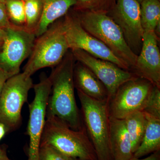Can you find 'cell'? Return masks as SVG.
I'll use <instances>...</instances> for the list:
<instances>
[{
    "label": "cell",
    "instance_id": "obj_26",
    "mask_svg": "<svg viewBox=\"0 0 160 160\" xmlns=\"http://www.w3.org/2000/svg\"><path fill=\"white\" fill-rule=\"evenodd\" d=\"M10 77H11L8 73L0 69V97L6 81Z\"/></svg>",
    "mask_w": 160,
    "mask_h": 160
},
{
    "label": "cell",
    "instance_id": "obj_18",
    "mask_svg": "<svg viewBox=\"0 0 160 160\" xmlns=\"http://www.w3.org/2000/svg\"><path fill=\"white\" fill-rule=\"evenodd\" d=\"M140 4L141 24L144 32L154 31L160 39L159 0H144Z\"/></svg>",
    "mask_w": 160,
    "mask_h": 160
},
{
    "label": "cell",
    "instance_id": "obj_35",
    "mask_svg": "<svg viewBox=\"0 0 160 160\" xmlns=\"http://www.w3.org/2000/svg\"><path fill=\"white\" fill-rule=\"evenodd\" d=\"M23 1H26V0H23Z\"/></svg>",
    "mask_w": 160,
    "mask_h": 160
},
{
    "label": "cell",
    "instance_id": "obj_14",
    "mask_svg": "<svg viewBox=\"0 0 160 160\" xmlns=\"http://www.w3.org/2000/svg\"><path fill=\"white\" fill-rule=\"evenodd\" d=\"M73 78L77 90L95 100L108 101V91L103 83L89 68L78 62L75 64Z\"/></svg>",
    "mask_w": 160,
    "mask_h": 160
},
{
    "label": "cell",
    "instance_id": "obj_2",
    "mask_svg": "<svg viewBox=\"0 0 160 160\" xmlns=\"http://www.w3.org/2000/svg\"><path fill=\"white\" fill-rule=\"evenodd\" d=\"M40 145H49L67 157L98 160L86 128L75 130L55 117H46Z\"/></svg>",
    "mask_w": 160,
    "mask_h": 160
},
{
    "label": "cell",
    "instance_id": "obj_34",
    "mask_svg": "<svg viewBox=\"0 0 160 160\" xmlns=\"http://www.w3.org/2000/svg\"><path fill=\"white\" fill-rule=\"evenodd\" d=\"M136 1H138L139 3H140L141 2H142L143 1H144V0H136Z\"/></svg>",
    "mask_w": 160,
    "mask_h": 160
},
{
    "label": "cell",
    "instance_id": "obj_29",
    "mask_svg": "<svg viewBox=\"0 0 160 160\" xmlns=\"http://www.w3.org/2000/svg\"><path fill=\"white\" fill-rule=\"evenodd\" d=\"M6 36L5 29L0 28V48L2 47Z\"/></svg>",
    "mask_w": 160,
    "mask_h": 160
},
{
    "label": "cell",
    "instance_id": "obj_9",
    "mask_svg": "<svg viewBox=\"0 0 160 160\" xmlns=\"http://www.w3.org/2000/svg\"><path fill=\"white\" fill-rule=\"evenodd\" d=\"M65 34L69 49H80L100 59L106 60L129 70L128 65L117 57L109 48L86 31L81 26L75 11L68 12L63 18Z\"/></svg>",
    "mask_w": 160,
    "mask_h": 160
},
{
    "label": "cell",
    "instance_id": "obj_4",
    "mask_svg": "<svg viewBox=\"0 0 160 160\" xmlns=\"http://www.w3.org/2000/svg\"><path fill=\"white\" fill-rule=\"evenodd\" d=\"M69 50L63 18L58 20L36 38L23 72L32 76L39 69L57 66Z\"/></svg>",
    "mask_w": 160,
    "mask_h": 160
},
{
    "label": "cell",
    "instance_id": "obj_25",
    "mask_svg": "<svg viewBox=\"0 0 160 160\" xmlns=\"http://www.w3.org/2000/svg\"><path fill=\"white\" fill-rule=\"evenodd\" d=\"M12 25L7 14L5 3L0 2V28L6 29Z\"/></svg>",
    "mask_w": 160,
    "mask_h": 160
},
{
    "label": "cell",
    "instance_id": "obj_5",
    "mask_svg": "<svg viewBox=\"0 0 160 160\" xmlns=\"http://www.w3.org/2000/svg\"><path fill=\"white\" fill-rule=\"evenodd\" d=\"M77 90L83 124L94 147L98 160H112L109 145L107 102L95 100Z\"/></svg>",
    "mask_w": 160,
    "mask_h": 160
},
{
    "label": "cell",
    "instance_id": "obj_6",
    "mask_svg": "<svg viewBox=\"0 0 160 160\" xmlns=\"http://www.w3.org/2000/svg\"><path fill=\"white\" fill-rule=\"evenodd\" d=\"M33 85L31 76L24 72L6 81L0 97V122L7 132L16 130L21 124L22 108Z\"/></svg>",
    "mask_w": 160,
    "mask_h": 160
},
{
    "label": "cell",
    "instance_id": "obj_17",
    "mask_svg": "<svg viewBox=\"0 0 160 160\" xmlns=\"http://www.w3.org/2000/svg\"><path fill=\"white\" fill-rule=\"evenodd\" d=\"M146 115L147 127L142 142L133 153L134 158H143L160 150V119Z\"/></svg>",
    "mask_w": 160,
    "mask_h": 160
},
{
    "label": "cell",
    "instance_id": "obj_13",
    "mask_svg": "<svg viewBox=\"0 0 160 160\" xmlns=\"http://www.w3.org/2000/svg\"><path fill=\"white\" fill-rule=\"evenodd\" d=\"M159 41L154 31L144 32L141 51L130 71L160 87Z\"/></svg>",
    "mask_w": 160,
    "mask_h": 160
},
{
    "label": "cell",
    "instance_id": "obj_24",
    "mask_svg": "<svg viewBox=\"0 0 160 160\" xmlns=\"http://www.w3.org/2000/svg\"><path fill=\"white\" fill-rule=\"evenodd\" d=\"M68 157L49 145H40L38 160H67Z\"/></svg>",
    "mask_w": 160,
    "mask_h": 160
},
{
    "label": "cell",
    "instance_id": "obj_32",
    "mask_svg": "<svg viewBox=\"0 0 160 160\" xmlns=\"http://www.w3.org/2000/svg\"><path fill=\"white\" fill-rule=\"evenodd\" d=\"M67 160H80L78 159V158H76L68 157V159H67Z\"/></svg>",
    "mask_w": 160,
    "mask_h": 160
},
{
    "label": "cell",
    "instance_id": "obj_12",
    "mask_svg": "<svg viewBox=\"0 0 160 160\" xmlns=\"http://www.w3.org/2000/svg\"><path fill=\"white\" fill-rule=\"evenodd\" d=\"M70 50L76 61L89 68L103 83L108 91V99L121 85L138 77L131 71L122 69L111 62L95 58L83 50Z\"/></svg>",
    "mask_w": 160,
    "mask_h": 160
},
{
    "label": "cell",
    "instance_id": "obj_23",
    "mask_svg": "<svg viewBox=\"0 0 160 160\" xmlns=\"http://www.w3.org/2000/svg\"><path fill=\"white\" fill-rule=\"evenodd\" d=\"M145 113L160 119V87L153 86L149 100L142 110Z\"/></svg>",
    "mask_w": 160,
    "mask_h": 160
},
{
    "label": "cell",
    "instance_id": "obj_33",
    "mask_svg": "<svg viewBox=\"0 0 160 160\" xmlns=\"http://www.w3.org/2000/svg\"><path fill=\"white\" fill-rule=\"evenodd\" d=\"M6 0H0V2H2L5 3V2H6Z\"/></svg>",
    "mask_w": 160,
    "mask_h": 160
},
{
    "label": "cell",
    "instance_id": "obj_19",
    "mask_svg": "<svg viewBox=\"0 0 160 160\" xmlns=\"http://www.w3.org/2000/svg\"><path fill=\"white\" fill-rule=\"evenodd\" d=\"M124 121L133 153L143 139L148 123V117L144 112L137 111L127 116Z\"/></svg>",
    "mask_w": 160,
    "mask_h": 160
},
{
    "label": "cell",
    "instance_id": "obj_10",
    "mask_svg": "<svg viewBox=\"0 0 160 160\" xmlns=\"http://www.w3.org/2000/svg\"><path fill=\"white\" fill-rule=\"evenodd\" d=\"M34 99L29 105V116L27 127L29 136L28 160H38L39 151L46 117L47 103L51 91L50 78H44L33 85Z\"/></svg>",
    "mask_w": 160,
    "mask_h": 160
},
{
    "label": "cell",
    "instance_id": "obj_7",
    "mask_svg": "<svg viewBox=\"0 0 160 160\" xmlns=\"http://www.w3.org/2000/svg\"><path fill=\"white\" fill-rule=\"evenodd\" d=\"M154 86L138 77L124 83L107 101L109 117L124 119L132 112L142 111Z\"/></svg>",
    "mask_w": 160,
    "mask_h": 160
},
{
    "label": "cell",
    "instance_id": "obj_28",
    "mask_svg": "<svg viewBox=\"0 0 160 160\" xmlns=\"http://www.w3.org/2000/svg\"><path fill=\"white\" fill-rule=\"evenodd\" d=\"M7 132L6 126L2 123L0 122V141L2 139Z\"/></svg>",
    "mask_w": 160,
    "mask_h": 160
},
{
    "label": "cell",
    "instance_id": "obj_27",
    "mask_svg": "<svg viewBox=\"0 0 160 160\" xmlns=\"http://www.w3.org/2000/svg\"><path fill=\"white\" fill-rule=\"evenodd\" d=\"M128 160H160V150L155 152L146 158H136L133 157Z\"/></svg>",
    "mask_w": 160,
    "mask_h": 160
},
{
    "label": "cell",
    "instance_id": "obj_21",
    "mask_svg": "<svg viewBox=\"0 0 160 160\" xmlns=\"http://www.w3.org/2000/svg\"><path fill=\"white\" fill-rule=\"evenodd\" d=\"M26 28L35 32L42 12V0H26L24 1Z\"/></svg>",
    "mask_w": 160,
    "mask_h": 160
},
{
    "label": "cell",
    "instance_id": "obj_20",
    "mask_svg": "<svg viewBox=\"0 0 160 160\" xmlns=\"http://www.w3.org/2000/svg\"><path fill=\"white\" fill-rule=\"evenodd\" d=\"M117 0H78L74 6L76 12H89L108 14L114 7Z\"/></svg>",
    "mask_w": 160,
    "mask_h": 160
},
{
    "label": "cell",
    "instance_id": "obj_22",
    "mask_svg": "<svg viewBox=\"0 0 160 160\" xmlns=\"http://www.w3.org/2000/svg\"><path fill=\"white\" fill-rule=\"evenodd\" d=\"M9 21L12 25L18 26H25L24 1L6 0L5 3Z\"/></svg>",
    "mask_w": 160,
    "mask_h": 160
},
{
    "label": "cell",
    "instance_id": "obj_8",
    "mask_svg": "<svg viewBox=\"0 0 160 160\" xmlns=\"http://www.w3.org/2000/svg\"><path fill=\"white\" fill-rule=\"evenodd\" d=\"M0 48V69L11 77L20 73L22 63L31 54L36 39L35 32L26 26L12 25Z\"/></svg>",
    "mask_w": 160,
    "mask_h": 160
},
{
    "label": "cell",
    "instance_id": "obj_30",
    "mask_svg": "<svg viewBox=\"0 0 160 160\" xmlns=\"http://www.w3.org/2000/svg\"><path fill=\"white\" fill-rule=\"evenodd\" d=\"M6 156H7L6 152L5 150L0 148V158H4Z\"/></svg>",
    "mask_w": 160,
    "mask_h": 160
},
{
    "label": "cell",
    "instance_id": "obj_3",
    "mask_svg": "<svg viewBox=\"0 0 160 160\" xmlns=\"http://www.w3.org/2000/svg\"><path fill=\"white\" fill-rule=\"evenodd\" d=\"M75 12L83 28L104 43L117 57L126 63L130 71L135 64L138 56L127 45L122 30L113 20L104 13Z\"/></svg>",
    "mask_w": 160,
    "mask_h": 160
},
{
    "label": "cell",
    "instance_id": "obj_31",
    "mask_svg": "<svg viewBox=\"0 0 160 160\" xmlns=\"http://www.w3.org/2000/svg\"><path fill=\"white\" fill-rule=\"evenodd\" d=\"M0 160H11L8 157L6 156L5 157L0 158Z\"/></svg>",
    "mask_w": 160,
    "mask_h": 160
},
{
    "label": "cell",
    "instance_id": "obj_1",
    "mask_svg": "<svg viewBox=\"0 0 160 160\" xmlns=\"http://www.w3.org/2000/svg\"><path fill=\"white\" fill-rule=\"evenodd\" d=\"M76 62L69 50L49 76L51 88L46 117L57 118L71 129L79 130L84 125L75 96L73 70Z\"/></svg>",
    "mask_w": 160,
    "mask_h": 160
},
{
    "label": "cell",
    "instance_id": "obj_15",
    "mask_svg": "<svg viewBox=\"0 0 160 160\" xmlns=\"http://www.w3.org/2000/svg\"><path fill=\"white\" fill-rule=\"evenodd\" d=\"M109 136L112 160H128L133 157L131 140L124 119L109 118Z\"/></svg>",
    "mask_w": 160,
    "mask_h": 160
},
{
    "label": "cell",
    "instance_id": "obj_16",
    "mask_svg": "<svg viewBox=\"0 0 160 160\" xmlns=\"http://www.w3.org/2000/svg\"><path fill=\"white\" fill-rule=\"evenodd\" d=\"M78 0H42V12L35 30L36 37L45 32L55 22L65 16Z\"/></svg>",
    "mask_w": 160,
    "mask_h": 160
},
{
    "label": "cell",
    "instance_id": "obj_11",
    "mask_svg": "<svg viewBox=\"0 0 160 160\" xmlns=\"http://www.w3.org/2000/svg\"><path fill=\"white\" fill-rule=\"evenodd\" d=\"M107 15L119 27L127 45L138 56L142 48L144 33L140 3L136 0H117L114 7Z\"/></svg>",
    "mask_w": 160,
    "mask_h": 160
}]
</instances>
